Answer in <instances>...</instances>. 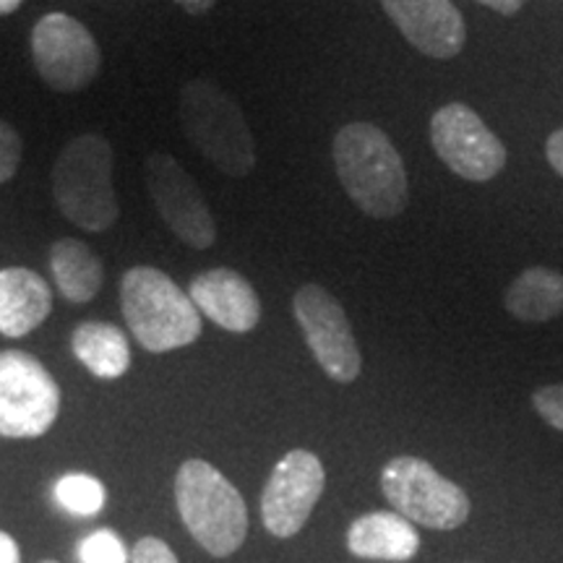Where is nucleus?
Masks as SVG:
<instances>
[{
  "label": "nucleus",
  "mask_w": 563,
  "mask_h": 563,
  "mask_svg": "<svg viewBox=\"0 0 563 563\" xmlns=\"http://www.w3.org/2000/svg\"><path fill=\"white\" fill-rule=\"evenodd\" d=\"M292 313L313 357L336 384H352L363 371V355L342 302L316 282L300 285Z\"/></svg>",
  "instance_id": "1a4fd4ad"
},
{
  "label": "nucleus",
  "mask_w": 563,
  "mask_h": 563,
  "mask_svg": "<svg viewBox=\"0 0 563 563\" xmlns=\"http://www.w3.org/2000/svg\"><path fill=\"white\" fill-rule=\"evenodd\" d=\"M532 407L548 426L555 428V431H563V384H551L534 389Z\"/></svg>",
  "instance_id": "4be33fe9"
},
{
  "label": "nucleus",
  "mask_w": 563,
  "mask_h": 563,
  "mask_svg": "<svg viewBox=\"0 0 563 563\" xmlns=\"http://www.w3.org/2000/svg\"><path fill=\"white\" fill-rule=\"evenodd\" d=\"M60 412V386L37 357L21 350L0 352V435L40 439Z\"/></svg>",
  "instance_id": "0eeeda50"
},
{
  "label": "nucleus",
  "mask_w": 563,
  "mask_h": 563,
  "mask_svg": "<svg viewBox=\"0 0 563 563\" xmlns=\"http://www.w3.org/2000/svg\"><path fill=\"white\" fill-rule=\"evenodd\" d=\"M431 144L454 175L488 183L506 167V146L477 112L464 102H449L431 118Z\"/></svg>",
  "instance_id": "9d476101"
},
{
  "label": "nucleus",
  "mask_w": 563,
  "mask_h": 563,
  "mask_svg": "<svg viewBox=\"0 0 563 563\" xmlns=\"http://www.w3.org/2000/svg\"><path fill=\"white\" fill-rule=\"evenodd\" d=\"M175 3H178L186 13H191V16H201V13L214 9L217 0H175Z\"/></svg>",
  "instance_id": "cd10ccee"
},
{
  "label": "nucleus",
  "mask_w": 563,
  "mask_h": 563,
  "mask_svg": "<svg viewBox=\"0 0 563 563\" xmlns=\"http://www.w3.org/2000/svg\"><path fill=\"white\" fill-rule=\"evenodd\" d=\"M112 146L100 133L70 139L53 165V199L60 214L87 232H104L121 217L112 186Z\"/></svg>",
  "instance_id": "7ed1b4c3"
},
{
  "label": "nucleus",
  "mask_w": 563,
  "mask_h": 563,
  "mask_svg": "<svg viewBox=\"0 0 563 563\" xmlns=\"http://www.w3.org/2000/svg\"><path fill=\"white\" fill-rule=\"evenodd\" d=\"M51 272L63 298L79 306L95 300L104 282L100 256L76 238H60L53 243Z\"/></svg>",
  "instance_id": "a211bd4d"
},
{
  "label": "nucleus",
  "mask_w": 563,
  "mask_h": 563,
  "mask_svg": "<svg viewBox=\"0 0 563 563\" xmlns=\"http://www.w3.org/2000/svg\"><path fill=\"white\" fill-rule=\"evenodd\" d=\"M121 302L125 323L144 350L173 352L201 336L199 308L154 266H133L123 274Z\"/></svg>",
  "instance_id": "20e7f679"
},
{
  "label": "nucleus",
  "mask_w": 563,
  "mask_h": 563,
  "mask_svg": "<svg viewBox=\"0 0 563 563\" xmlns=\"http://www.w3.org/2000/svg\"><path fill=\"white\" fill-rule=\"evenodd\" d=\"M0 563H21L16 540L5 532H0Z\"/></svg>",
  "instance_id": "a878e982"
},
{
  "label": "nucleus",
  "mask_w": 563,
  "mask_h": 563,
  "mask_svg": "<svg viewBox=\"0 0 563 563\" xmlns=\"http://www.w3.org/2000/svg\"><path fill=\"white\" fill-rule=\"evenodd\" d=\"M146 188L162 222L173 235L196 251H207L217 241V222L196 180L167 152H152L144 165Z\"/></svg>",
  "instance_id": "9b49d317"
},
{
  "label": "nucleus",
  "mask_w": 563,
  "mask_h": 563,
  "mask_svg": "<svg viewBox=\"0 0 563 563\" xmlns=\"http://www.w3.org/2000/svg\"><path fill=\"white\" fill-rule=\"evenodd\" d=\"M133 563H180L175 559L173 548L159 538H141L133 548Z\"/></svg>",
  "instance_id": "b1692460"
},
{
  "label": "nucleus",
  "mask_w": 563,
  "mask_h": 563,
  "mask_svg": "<svg viewBox=\"0 0 563 563\" xmlns=\"http://www.w3.org/2000/svg\"><path fill=\"white\" fill-rule=\"evenodd\" d=\"M51 563H53V561H51Z\"/></svg>",
  "instance_id": "c756f323"
},
{
  "label": "nucleus",
  "mask_w": 563,
  "mask_h": 563,
  "mask_svg": "<svg viewBox=\"0 0 563 563\" xmlns=\"http://www.w3.org/2000/svg\"><path fill=\"white\" fill-rule=\"evenodd\" d=\"M332 157L344 194L357 209L376 220L402 214L410 201L405 162L378 125L347 123L334 136Z\"/></svg>",
  "instance_id": "f257e3e1"
},
{
  "label": "nucleus",
  "mask_w": 563,
  "mask_h": 563,
  "mask_svg": "<svg viewBox=\"0 0 563 563\" xmlns=\"http://www.w3.org/2000/svg\"><path fill=\"white\" fill-rule=\"evenodd\" d=\"M382 490L394 511L428 530H456L470 517L467 493L420 456H394L386 462Z\"/></svg>",
  "instance_id": "423d86ee"
},
{
  "label": "nucleus",
  "mask_w": 563,
  "mask_h": 563,
  "mask_svg": "<svg viewBox=\"0 0 563 563\" xmlns=\"http://www.w3.org/2000/svg\"><path fill=\"white\" fill-rule=\"evenodd\" d=\"M21 165V136L11 123L0 121V186L19 173Z\"/></svg>",
  "instance_id": "5701e85b"
},
{
  "label": "nucleus",
  "mask_w": 563,
  "mask_h": 563,
  "mask_svg": "<svg viewBox=\"0 0 563 563\" xmlns=\"http://www.w3.org/2000/svg\"><path fill=\"white\" fill-rule=\"evenodd\" d=\"M32 60L42 81L60 95L87 89L102 68L95 34L68 13H47L32 30Z\"/></svg>",
  "instance_id": "6e6552de"
},
{
  "label": "nucleus",
  "mask_w": 563,
  "mask_h": 563,
  "mask_svg": "<svg viewBox=\"0 0 563 563\" xmlns=\"http://www.w3.org/2000/svg\"><path fill=\"white\" fill-rule=\"evenodd\" d=\"M327 473L313 452L292 449L277 462L262 493V519L274 538H292L319 504Z\"/></svg>",
  "instance_id": "f8f14e48"
},
{
  "label": "nucleus",
  "mask_w": 563,
  "mask_h": 563,
  "mask_svg": "<svg viewBox=\"0 0 563 563\" xmlns=\"http://www.w3.org/2000/svg\"><path fill=\"white\" fill-rule=\"evenodd\" d=\"M477 3L488 5V9L504 13V16H511V13H517L519 9H522L527 0H477Z\"/></svg>",
  "instance_id": "bb28decb"
},
{
  "label": "nucleus",
  "mask_w": 563,
  "mask_h": 563,
  "mask_svg": "<svg viewBox=\"0 0 563 563\" xmlns=\"http://www.w3.org/2000/svg\"><path fill=\"white\" fill-rule=\"evenodd\" d=\"M504 308L525 323L553 321L563 313V274L548 266H530L514 277L504 295Z\"/></svg>",
  "instance_id": "f3484780"
},
{
  "label": "nucleus",
  "mask_w": 563,
  "mask_h": 563,
  "mask_svg": "<svg viewBox=\"0 0 563 563\" xmlns=\"http://www.w3.org/2000/svg\"><path fill=\"white\" fill-rule=\"evenodd\" d=\"M53 311V290L37 272L26 266H5L0 269V334L19 340Z\"/></svg>",
  "instance_id": "2eb2a0df"
},
{
  "label": "nucleus",
  "mask_w": 563,
  "mask_h": 563,
  "mask_svg": "<svg viewBox=\"0 0 563 563\" xmlns=\"http://www.w3.org/2000/svg\"><path fill=\"white\" fill-rule=\"evenodd\" d=\"M79 559L84 563H129V553L115 532L97 530L79 545Z\"/></svg>",
  "instance_id": "412c9836"
},
{
  "label": "nucleus",
  "mask_w": 563,
  "mask_h": 563,
  "mask_svg": "<svg viewBox=\"0 0 563 563\" xmlns=\"http://www.w3.org/2000/svg\"><path fill=\"white\" fill-rule=\"evenodd\" d=\"M21 3H24V0H0V16H9V13L19 11Z\"/></svg>",
  "instance_id": "c85d7f7f"
},
{
  "label": "nucleus",
  "mask_w": 563,
  "mask_h": 563,
  "mask_svg": "<svg viewBox=\"0 0 563 563\" xmlns=\"http://www.w3.org/2000/svg\"><path fill=\"white\" fill-rule=\"evenodd\" d=\"M347 548L357 559L405 563L418 555L420 534L402 514L371 511L350 525Z\"/></svg>",
  "instance_id": "dca6fc26"
},
{
  "label": "nucleus",
  "mask_w": 563,
  "mask_h": 563,
  "mask_svg": "<svg viewBox=\"0 0 563 563\" xmlns=\"http://www.w3.org/2000/svg\"><path fill=\"white\" fill-rule=\"evenodd\" d=\"M55 501L70 517H97L108 504V490L97 477L68 473L55 483Z\"/></svg>",
  "instance_id": "aec40b11"
},
{
  "label": "nucleus",
  "mask_w": 563,
  "mask_h": 563,
  "mask_svg": "<svg viewBox=\"0 0 563 563\" xmlns=\"http://www.w3.org/2000/svg\"><path fill=\"white\" fill-rule=\"evenodd\" d=\"M180 125L194 150L228 178H249L256 167L253 133L238 104L209 79H191L180 89Z\"/></svg>",
  "instance_id": "f03ea898"
},
{
  "label": "nucleus",
  "mask_w": 563,
  "mask_h": 563,
  "mask_svg": "<svg viewBox=\"0 0 563 563\" xmlns=\"http://www.w3.org/2000/svg\"><path fill=\"white\" fill-rule=\"evenodd\" d=\"M545 157L551 162V167L555 173L563 178V129L553 131L551 136H548V144H545Z\"/></svg>",
  "instance_id": "393cba45"
},
{
  "label": "nucleus",
  "mask_w": 563,
  "mask_h": 563,
  "mask_svg": "<svg viewBox=\"0 0 563 563\" xmlns=\"http://www.w3.org/2000/svg\"><path fill=\"white\" fill-rule=\"evenodd\" d=\"M70 347L79 363L97 378H121L131 365L129 336L110 321H84L74 329Z\"/></svg>",
  "instance_id": "6ab92c4d"
},
{
  "label": "nucleus",
  "mask_w": 563,
  "mask_h": 563,
  "mask_svg": "<svg viewBox=\"0 0 563 563\" xmlns=\"http://www.w3.org/2000/svg\"><path fill=\"white\" fill-rule=\"evenodd\" d=\"M188 298L199 313L232 334H249L262 321V300L243 274L228 266L196 274L188 285Z\"/></svg>",
  "instance_id": "4468645a"
},
{
  "label": "nucleus",
  "mask_w": 563,
  "mask_h": 563,
  "mask_svg": "<svg viewBox=\"0 0 563 563\" xmlns=\"http://www.w3.org/2000/svg\"><path fill=\"white\" fill-rule=\"evenodd\" d=\"M175 504L183 525L203 551L224 559L243 545L249 534V509L235 485L214 464L183 462L175 477Z\"/></svg>",
  "instance_id": "39448f33"
},
{
  "label": "nucleus",
  "mask_w": 563,
  "mask_h": 563,
  "mask_svg": "<svg viewBox=\"0 0 563 563\" xmlns=\"http://www.w3.org/2000/svg\"><path fill=\"white\" fill-rule=\"evenodd\" d=\"M384 11L415 51L449 60L464 51L467 26L452 0H382Z\"/></svg>",
  "instance_id": "ddd939ff"
}]
</instances>
